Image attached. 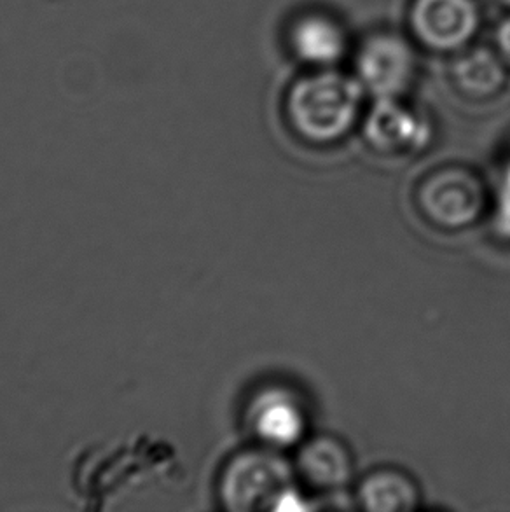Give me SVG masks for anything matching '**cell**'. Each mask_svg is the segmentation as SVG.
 I'll use <instances>...</instances> for the list:
<instances>
[{
    "label": "cell",
    "mask_w": 510,
    "mask_h": 512,
    "mask_svg": "<svg viewBox=\"0 0 510 512\" xmlns=\"http://www.w3.org/2000/svg\"><path fill=\"white\" fill-rule=\"evenodd\" d=\"M367 104L352 70L304 69L283 93V123L303 146L331 149L359 133Z\"/></svg>",
    "instance_id": "obj_1"
},
{
    "label": "cell",
    "mask_w": 510,
    "mask_h": 512,
    "mask_svg": "<svg viewBox=\"0 0 510 512\" xmlns=\"http://www.w3.org/2000/svg\"><path fill=\"white\" fill-rule=\"evenodd\" d=\"M297 488L292 458L254 443L222 467L217 495L226 511H287L303 507Z\"/></svg>",
    "instance_id": "obj_2"
},
{
    "label": "cell",
    "mask_w": 510,
    "mask_h": 512,
    "mask_svg": "<svg viewBox=\"0 0 510 512\" xmlns=\"http://www.w3.org/2000/svg\"><path fill=\"white\" fill-rule=\"evenodd\" d=\"M413 207L428 228L456 235L477 228L490 210V189L476 168L446 163L421 175Z\"/></svg>",
    "instance_id": "obj_3"
},
{
    "label": "cell",
    "mask_w": 510,
    "mask_h": 512,
    "mask_svg": "<svg viewBox=\"0 0 510 512\" xmlns=\"http://www.w3.org/2000/svg\"><path fill=\"white\" fill-rule=\"evenodd\" d=\"M420 48L407 32L380 28L353 48L352 72L373 98L411 97L420 77Z\"/></svg>",
    "instance_id": "obj_4"
},
{
    "label": "cell",
    "mask_w": 510,
    "mask_h": 512,
    "mask_svg": "<svg viewBox=\"0 0 510 512\" xmlns=\"http://www.w3.org/2000/svg\"><path fill=\"white\" fill-rule=\"evenodd\" d=\"M359 133L371 153L386 160H409L430 151L435 123L430 112L411 97L373 98Z\"/></svg>",
    "instance_id": "obj_5"
},
{
    "label": "cell",
    "mask_w": 510,
    "mask_h": 512,
    "mask_svg": "<svg viewBox=\"0 0 510 512\" xmlns=\"http://www.w3.org/2000/svg\"><path fill=\"white\" fill-rule=\"evenodd\" d=\"M484 11L479 0H409L406 32L420 51L458 55L479 42Z\"/></svg>",
    "instance_id": "obj_6"
},
{
    "label": "cell",
    "mask_w": 510,
    "mask_h": 512,
    "mask_svg": "<svg viewBox=\"0 0 510 512\" xmlns=\"http://www.w3.org/2000/svg\"><path fill=\"white\" fill-rule=\"evenodd\" d=\"M311 404L297 387L273 381L252 392L243 409V425L255 444L296 450L311 434Z\"/></svg>",
    "instance_id": "obj_7"
},
{
    "label": "cell",
    "mask_w": 510,
    "mask_h": 512,
    "mask_svg": "<svg viewBox=\"0 0 510 512\" xmlns=\"http://www.w3.org/2000/svg\"><path fill=\"white\" fill-rule=\"evenodd\" d=\"M292 465L299 488L318 497L343 492L357 474L352 448L345 439L327 432H311L297 446Z\"/></svg>",
    "instance_id": "obj_8"
},
{
    "label": "cell",
    "mask_w": 510,
    "mask_h": 512,
    "mask_svg": "<svg viewBox=\"0 0 510 512\" xmlns=\"http://www.w3.org/2000/svg\"><path fill=\"white\" fill-rule=\"evenodd\" d=\"M285 44L289 55L304 69H334L353 53L345 23L324 9L297 13L285 30Z\"/></svg>",
    "instance_id": "obj_9"
},
{
    "label": "cell",
    "mask_w": 510,
    "mask_h": 512,
    "mask_svg": "<svg viewBox=\"0 0 510 512\" xmlns=\"http://www.w3.org/2000/svg\"><path fill=\"white\" fill-rule=\"evenodd\" d=\"M448 77L458 97L472 104H488L509 88L510 69L493 44L476 42L449 58Z\"/></svg>",
    "instance_id": "obj_10"
},
{
    "label": "cell",
    "mask_w": 510,
    "mask_h": 512,
    "mask_svg": "<svg viewBox=\"0 0 510 512\" xmlns=\"http://www.w3.org/2000/svg\"><path fill=\"white\" fill-rule=\"evenodd\" d=\"M355 506L369 512H409L423 502L421 486L411 472L395 465H381L355 483Z\"/></svg>",
    "instance_id": "obj_11"
},
{
    "label": "cell",
    "mask_w": 510,
    "mask_h": 512,
    "mask_svg": "<svg viewBox=\"0 0 510 512\" xmlns=\"http://www.w3.org/2000/svg\"><path fill=\"white\" fill-rule=\"evenodd\" d=\"M491 44H493V48L497 49L498 55L502 56V60L510 69V11H507L504 18L498 21Z\"/></svg>",
    "instance_id": "obj_12"
},
{
    "label": "cell",
    "mask_w": 510,
    "mask_h": 512,
    "mask_svg": "<svg viewBox=\"0 0 510 512\" xmlns=\"http://www.w3.org/2000/svg\"><path fill=\"white\" fill-rule=\"evenodd\" d=\"M500 6L504 7L505 11H510V0H498Z\"/></svg>",
    "instance_id": "obj_13"
}]
</instances>
